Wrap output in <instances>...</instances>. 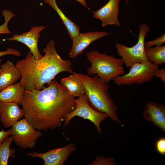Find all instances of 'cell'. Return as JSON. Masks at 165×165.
I'll use <instances>...</instances> for the list:
<instances>
[{
  "mask_svg": "<svg viewBox=\"0 0 165 165\" xmlns=\"http://www.w3.org/2000/svg\"><path fill=\"white\" fill-rule=\"evenodd\" d=\"M75 97L53 80L40 90H25L20 105L24 116L35 128L41 131L61 126L65 116L75 107Z\"/></svg>",
  "mask_w": 165,
  "mask_h": 165,
  "instance_id": "cell-1",
  "label": "cell"
},
{
  "mask_svg": "<svg viewBox=\"0 0 165 165\" xmlns=\"http://www.w3.org/2000/svg\"><path fill=\"white\" fill-rule=\"evenodd\" d=\"M55 45L53 40H50L43 50L44 55L40 58L36 59L28 52L25 58L16 62V66L21 75L20 82L25 90H42L59 73L74 72L72 62L61 57Z\"/></svg>",
  "mask_w": 165,
  "mask_h": 165,
  "instance_id": "cell-2",
  "label": "cell"
},
{
  "mask_svg": "<svg viewBox=\"0 0 165 165\" xmlns=\"http://www.w3.org/2000/svg\"><path fill=\"white\" fill-rule=\"evenodd\" d=\"M83 82L85 94L90 106L96 111L107 114L112 120L120 123L116 113L117 107L108 93L107 83L102 82L98 77H93L81 73H72Z\"/></svg>",
  "mask_w": 165,
  "mask_h": 165,
  "instance_id": "cell-3",
  "label": "cell"
},
{
  "mask_svg": "<svg viewBox=\"0 0 165 165\" xmlns=\"http://www.w3.org/2000/svg\"><path fill=\"white\" fill-rule=\"evenodd\" d=\"M86 57L91 65L87 69V75L97 76L105 83L108 84L125 74L124 64L121 58L100 53L98 50L87 52Z\"/></svg>",
  "mask_w": 165,
  "mask_h": 165,
  "instance_id": "cell-4",
  "label": "cell"
},
{
  "mask_svg": "<svg viewBox=\"0 0 165 165\" xmlns=\"http://www.w3.org/2000/svg\"><path fill=\"white\" fill-rule=\"evenodd\" d=\"M138 28V40L135 45L131 47L119 43H116L115 45L118 55L121 57L123 64L127 68H130L136 63L148 61L145 53L144 43L149 28L146 24L143 23L140 24Z\"/></svg>",
  "mask_w": 165,
  "mask_h": 165,
  "instance_id": "cell-5",
  "label": "cell"
},
{
  "mask_svg": "<svg viewBox=\"0 0 165 165\" xmlns=\"http://www.w3.org/2000/svg\"><path fill=\"white\" fill-rule=\"evenodd\" d=\"M158 68L159 65L149 61L137 63L130 68L128 72L116 77L113 80L119 86L141 84L151 81L154 77V71Z\"/></svg>",
  "mask_w": 165,
  "mask_h": 165,
  "instance_id": "cell-6",
  "label": "cell"
},
{
  "mask_svg": "<svg viewBox=\"0 0 165 165\" xmlns=\"http://www.w3.org/2000/svg\"><path fill=\"white\" fill-rule=\"evenodd\" d=\"M75 107L70 113L65 116L63 128L68 125L71 119L75 116H78L87 119L92 123L96 126L97 131L102 133L100 123L105 119L108 117L105 113L98 112L93 109L90 105L85 94L75 99Z\"/></svg>",
  "mask_w": 165,
  "mask_h": 165,
  "instance_id": "cell-7",
  "label": "cell"
},
{
  "mask_svg": "<svg viewBox=\"0 0 165 165\" xmlns=\"http://www.w3.org/2000/svg\"><path fill=\"white\" fill-rule=\"evenodd\" d=\"M10 135L15 144L23 149L32 148L42 134L24 118L16 122L10 129Z\"/></svg>",
  "mask_w": 165,
  "mask_h": 165,
  "instance_id": "cell-8",
  "label": "cell"
},
{
  "mask_svg": "<svg viewBox=\"0 0 165 165\" xmlns=\"http://www.w3.org/2000/svg\"><path fill=\"white\" fill-rule=\"evenodd\" d=\"M75 144H70L64 146L48 150L43 153L35 152L27 155L42 159L44 165H63L68 157L76 150Z\"/></svg>",
  "mask_w": 165,
  "mask_h": 165,
  "instance_id": "cell-9",
  "label": "cell"
},
{
  "mask_svg": "<svg viewBox=\"0 0 165 165\" xmlns=\"http://www.w3.org/2000/svg\"><path fill=\"white\" fill-rule=\"evenodd\" d=\"M46 27L43 25L34 26L28 32L21 34H14L12 37L6 39L9 41H16L24 44L29 48L30 52L35 58L39 59L43 56L39 51L38 42L40 36V33Z\"/></svg>",
  "mask_w": 165,
  "mask_h": 165,
  "instance_id": "cell-10",
  "label": "cell"
},
{
  "mask_svg": "<svg viewBox=\"0 0 165 165\" xmlns=\"http://www.w3.org/2000/svg\"><path fill=\"white\" fill-rule=\"evenodd\" d=\"M120 0H109L101 8L92 11L94 18L102 22L101 26L105 27L108 25L121 26L118 16L119 14V4Z\"/></svg>",
  "mask_w": 165,
  "mask_h": 165,
  "instance_id": "cell-11",
  "label": "cell"
},
{
  "mask_svg": "<svg viewBox=\"0 0 165 165\" xmlns=\"http://www.w3.org/2000/svg\"><path fill=\"white\" fill-rule=\"evenodd\" d=\"M110 34L111 33L100 31L80 33L72 39V43L69 54L70 57L72 58H75L82 53L92 42Z\"/></svg>",
  "mask_w": 165,
  "mask_h": 165,
  "instance_id": "cell-12",
  "label": "cell"
},
{
  "mask_svg": "<svg viewBox=\"0 0 165 165\" xmlns=\"http://www.w3.org/2000/svg\"><path fill=\"white\" fill-rule=\"evenodd\" d=\"M142 116L146 120L152 123L157 127L165 132V105L156 102H147Z\"/></svg>",
  "mask_w": 165,
  "mask_h": 165,
  "instance_id": "cell-13",
  "label": "cell"
},
{
  "mask_svg": "<svg viewBox=\"0 0 165 165\" xmlns=\"http://www.w3.org/2000/svg\"><path fill=\"white\" fill-rule=\"evenodd\" d=\"M23 116V109L17 103L0 101V121L4 127H12Z\"/></svg>",
  "mask_w": 165,
  "mask_h": 165,
  "instance_id": "cell-14",
  "label": "cell"
},
{
  "mask_svg": "<svg viewBox=\"0 0 165 165\" xmlns=\"http://www.w3.org/2000/svg\"><path fill=\"white\" fill-rule=\"evenodd\" d=\"M0 92L16 82L21 77V73L13 62L7 61L0 67Z\"/></svg>",
  "mask_w": 165,
  "mask_h": 165,
  "instance_id": "cell-15",
  "label": "cell"
},
{
  "mask_svg": "<svg viewBox=\"0 0 165 165\" xmlns=\"http://www.w3.org/2000/svg\"><path fill=\"white\" fill-rule=\"evenodd\" d=\"M24 90L20 82L11 85L0 92V101L15 102L20 105Z\"/></svg>",
  "mask_w": 165,
  "mask_h": 165,
  "instance_id": "cell-16",
  "label": "cell"
},
{
  "mask_svg": "<svg viewBox=\"0 0 165 165\" xmlns=\"http://www.w3.org/2000/svg\"><path fill=\"white\" fill-rule=\"evenodd\" d=\"M44 2L50 6L57 13L61 18L63 24L65 26L68 33L70 38L78 35L79 33L80 28L75 23L68 17L57 6L56 0H43Z\"/></svg>",
  "mask_w": 165,
  "mask_h": 165,
  "instance_id": "cell-17",
  "label": "cell"
},
{
  "mask_svg": "<svg viewBox=\"0 0 165 165\" xmlns=\"http://www.w3.org/2000/svg\"><path fill=\"white\" fill-rule=\"evenodd\" d=\"M61 84L74 97H79L85 93L84 86L78 77L73 73L63 78L60 81Z\"/></svg>",
  "mask_w": 165,
  "mask_h": 165,
  "instance_id": "cell-18",
  "label": "cell"
},
{
  "mask_svg": "<svg viewBox=\"0 0 165 165\" xmlns=\"http://www.w3.org/2000/svg\"><path fill=\"white\" fill-rule=\"evenodd\" d=\"M146 56L151 63L159 65L165 63V46L151 47L145 49Z\"/></svg>",
  "mask_w": 165,
  "mask_h": 165,
  "instance_id": "cell-19",
  "label": "cell"
},
{
  "mask_svg": "<svg viewBox=\"0 0 165 165\" xmlns=\"http://www.w3.org/2000/svg\"><path fill=\"white\" fill-rule=\"evenodd\" d=\"M13 141L11 136H8L0 145V165H7L9 157L15 158V149H11L9 148Z\"/></svg>",
  "mask_w": 165,
  "mask_h": 165,
  "instance_id": "cell-20",
  "label": "cell"
},
{
  "mask_svg": "<svg viewBox=\"0 0 165 165\" xmlns=\"http://www.w3.org/2000/svg\"><path fill=\"white\" fill-rule=\"evenodd\" d=\"M2 14L4 17V23L0 26V34H9L12 33L9 29L8 24L10 20L15 16L13 12L5 9L2 12Z\"/></svg>",
  "mask_w": 165,
  "mask_h": 165,
  "instance_id": "cell-21",
  "label": "cell"
},
{
  "mask_svg": "<svg viewBox=\"0 0 165 165\" xmlns=\"http://www.w3.org/2000/svg\"><path fill=\"white\" fill-rule=\"evenodd\" d=\"M116 163L114 161L113 157L109 158L103 156H97L94 160L90 164V165H115Z\"/></svg>",
  "mask_w": 165,
  "mask_h": 165,
  "instance_id": "cell-22",
  "label": "cell"
},
{
  "mask_svg": "<svg viewBox=\"0 0 165 165\" xmlns=\"http://www.w3.org/2000/svg\"><path fill=\"white\" fill-rule=\"evenodd\" d=\"M165 42V34L155 39L147 42H145L144 47L145 49L152 47L153 46H159L163 45Z\"/></svg>",
  "mask_w": 165,
  "mask_h": 165,
  "instance_id": "cell-23",
  "label": "cell"
},
{
  "mask_svg": "<svg viewBox=\"0 0 165 165\" xmlns=\"http://www.w3.org/2000/svg\"><path fill=\"white\" fill-rule=\"evenodd\" d=\"M155 148L157 152L164 155L165 154V138L161 137L158 139L155 143Z\"/></svg>",
  "mask_w": 165,
  "mask_h": 165,
  "instance_id": "cell-24",
  "label": "cell"
},
{
  "mask_svg": "<svg viewBox=\"0 0 165 165\" xmlns=\"http://www.w3.org/2000/svg\"><path fill=\"white\" fill-rule=\"evenodd\" d=\"M6 55H12L17 56H20L21 55V53L20 51L14 48L8 47L6 50L0 51V57ZM1 61L2 59H0V67L1 66Z\"/></svg>",
  "mask_w": 165,
  "mask_h": 165,
  "instance_id": "cell-25",
  "label": "cell"
},
{
  "mask_svg": "<svg viewBox=\"0 0 165 165\" xmlns=\"http://www.w3.org/2000/svg\"><path fill=\"white\" fill-rule=\"evenodd\" d=\"M153 75L158 78H160L165 85V68H162L155 70L153 72Z\"/></svg>",
  "mask_w": 165,
  "mask_h": 165,
  "instance_id": "cell-26",
  "label": "cell"
},
{
  "mask_svg": "<svg viewBox=\"0 0 165 165\" xmlns=\"http://www.w3.org/2000/svg\"><path fill=\"white\" fill-rule=\"evenodd\" d=\"M10 129L6 131L3 130L0 131V145L6 137L10 135Z\"/></svg>",
  "mask_w": 165,
  "mask_h": 165,
  "instance_id": "cell-27",
  "label": "cell"
},
{
  "mask_svg": "<svg viewBox=\"0 0 165 165\" xmlns=\"http://www.w3.org/2000/svg\"><path fill=\"white\" fill-rule=\"evenodd\" d=\"M79 2L82 5L86 7L89 9H90L88 7L87 5L86 4V2L85 0H75Z\"/></svg>",
  "mask_w": 165,
  "mask_h": 165,
  "instance_id": "cell-28",
  "label": "cell"
},
{
  "mask_svg": "<svg viewBox=\"0 0 165 165\" xmlns=\"http://www.w3.org/2000/svg\"><path fill=\"white\" fill-rule=\"evenodd\" d=\"M126 2L127 3H128V0H126Z\"/></svg>",
  "mask_w": 165,
  "mask_h": 165,
  "instance_id": "cell-29",
  "label": "cell"
}]
</instances>
